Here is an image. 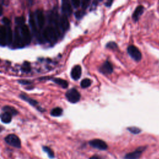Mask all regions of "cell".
<instances>
[{
  "instance_id": "cell-19",
  "label": "cell",
  "mask_w": 159,
  "mask_h": 159,
  "mask_svg": "<svg viewBox=\"0 0 159 159\" xmlns=\"http://www.w3.org/2000/svg\"><path fill=\"white\" fill-rule=\"evenodd\" d=\"M29 24L34 33L35 34H37V26H36V23L35 21V18L34 17V15L33 13H30V14L29 16Z\"/></svg>"
},
{
  "instance_id": "cell-32",
  "label": "cell",
  "mask_w": 159,
  "mask_h": 159,
  "mask_svg": "<svg viewBox=\"0 0 159 159\" xmlns=\"http://www.w3.org/2000/svg\"><path fill=\"white\" fill-rule=\"evenodd\" d=\"M90 1H91V0H82V8L83 9H86L88 6Z\"/></svg>"
},
{
  "instance_id": "cell-31",
  "label": "cell",
  "mask_w": 159,
  "mask_h": 159,
  "mask_svg": "<svg viewBox=\"0 0 159 159\" xmlns=\"http://www.w3.org/2000/svg\"><path fill=\"white\" fill-rule=\"evenodd\" d=\"M72 3L74 8H77L80 5V0H72Z\"/></svg>"
},
{
  "instance_id": "cell-9",
  "label": "cell",
  "mask_w": 159,
  "mask_h": 159,
  "mask_svg": "<svg viewBox=\"0 0 159 159\" xmlns=\"http://www.w3.org/2000/svg\"><path fill=\"white\" fill-rule=\"evenodd\" d=\"M14 45L15 47H22L24 44L22 36H20V32L16 27L14 32Z\"/></svg>"
},
{
  "instance_id": "cell-24",
  "label": "cell",
  "mask_w": 159,
  "mask_h": 159,
  "mask_svg": "<svg viewBox=\"0 0 159 159\" xmlns=\"http://www.w3.org/2000/svg\"><path fill=\"white\" fill-rule=\"evenodd\" d=\"M91 81L88 78H85L82 81L80 85L83 88H88V87H90L91 85Z\"/></svg>"
},
{
  "instance_id": "cell-13",
  "label": "cell",
  "mask_w": 159,
  "mask_h": 159,
  "mask_svg": "<svg viewBox=\"0 0 159 159\" xmlns=\"http://www.w3.org/2000/svg\"><path fill=\"white\" fill-rule=\"evenodd\" d=\"M82 75V68L80 65L75 66L71 72V76L75 80H78L80 78Z\"/></svg>"
},
{
  "instance_id": "cell-14",
  "label": "cell",
  "mask_w": 159,
  "mask_h": 159,
  "mask_svg": "<svg viewBox=\"0 0 159 159\" xmlns=\"http://www.w3.org/2000/svg\"><path fill=\"white\" fill-rule=\"evenodd\" d=\"M59 24L60 27L63 30H67L69 29L70 27V24L69 21L67 18V16L66 14H63L62 16L60 18Z\"/></svg>"
},
{
  "instance_id": "cell-18",
  "label": "cell",
  "mask_w": 159,
  "mask_h": 159,
  "mask_svg": "<svg viewBox=\"0 0 159 159\" xmlns=\"http://www.w3.org/2000/svg\"><path fill=\"white\" fill-rule=\"evenodd\" d=\"M144 8L142 6H139L136 9L132 15V18L135 21H138L139 18L140 17V16L144 12Z\"/></svg>"
},
{
  "instance_id": "cell-7",
  "label": "cell",
  "mask_w": 159,
  "mask_h": 159,
  "mask_svg": "<svg viewBox=\"0 0 159 159\" xmlns=\"http://www.w3.org/2000/svg\"><path fill=\"white\" fill-rule=\"evenodd\" d=\"M89 144L91 147L100 150H106L108 149L106 143L101 139H93L90 141Z\"/></svg>"
},
{
  "instance_id": "cell-4",
  "label": "cell",
  "mask_w": 159,
  "mask_h": 159,
  "mask_svg": "<svg viewBox=\"0 0 159 159\" xmlns=\"http://www.w3.org/2000/svg\"><path fill=\"white\" fill-rule=\"evenodd\" d=\"M19 98L21 100H23V101L28 103L30 105L33 106V107L36 108L38 111H40V112L42 113L43 111H44V109H42L41 107V106L39 105V103L36 100H34L33 98H31L30 97H28L26 94H25V93H21L19 94Z\"/></svg>"
},
{
  "instance_id": "cell-36",
  "label": "cell",
  "mask_w": 159,
  "mask_h": 159,
  "mask_svg": "<svg viewBox=\"0 0 159 159\" xmlns=\"http://www.w3.org/2000/svg\"><path fill=\"white\" fill-rule=\"evenodd\" d=\"M101 1H102V0H94V2H93V4L94 5H97L99 2H100Z\"/></svg>"
},
{
  "instance_id": "cell-1",
  "label": "cell",
  "mask_w": 159,
  "mask_h": 159,
  "mask_svg": "<svg viewBox=\"0 0 159 159\" xmlns=\"http://www.w3.org/2000/svg\"><path fill=\"white\" fill-rule=\"evenodd\" d=\"M57 30L51 26H49L45 29L43 36L45 40L51 43H54L57 39Z\"/></svg>"
},
{
  "instance_id": "cell-25",
  "label": "cell",
  "mask_w": 159,
  "mask_h": 159,
  "mask_svg": "<svg viewBox=\"0 0 159 159\" xmlns=\"http://www.w3.org/2000/svg\"><path fill=\"white\" fill-rule=\"evenodd\" d=\"M22 70L23 72L25 73H29L30 71V63L27 62H25L24 63L23 65L22 66Z\"/></svg>"
},
{
  "instance_id": "cell-29",
  "label": "cell",
  "mask_w": 159,
  "mask_h": 159,
  "mask_svg": "<svg viewBox=\"0 0 159 159\" xmlns=\"http://www.w3.org/2000/svg\"><path fill=\"white\" fill-rule=\"evenodd\" d=\"M128 130L133 134H139L140 132V129L136 128V127H131V128H128Z\"/></svg>"
},
{
  "instance_id": "cell-3",
  "label": "cell",
  "mask_w": 159,
  "mask_h": 159,
  "mask_svg": "<svg viewBox=\"0 0 159 159\" xmlns=\"http://www.w3.org/2000/svg\"><path fill=\"white\" fill-rule=\"evenodd\" d=\"M67 100L72 103H76L80 99V94L75 88L69 90L65 94Z\"/></svg>"
},
{
  "instance_id": "cell-2",
  "label": "cell",
  "mask_w": 159,
  "mask_h": 159,
  "mask_svg": "<svg viewBox=\"0 0 159 159\" xmlns=\"http://www.w3.org/2000/svg\"><path fill=\"white\" fill-rule=\"evenodd\" d=\"M5 140L6 144H8V145L13 147L18 148V149L21 147V142L20 139L18 136L15 135L14 134L8 135L5 138Z\"/></svg>"
},
{
  "instance_id": "cell-12",
  "label": "cell",
  "mask_w": 159,
  "mask_h": 159,
  "mask_svg": "<svg viewBox=\"0 0 159 159\" xmlns=\"http://www.w3.org/2000/svg\"><path fill=\"white\" fill-rule=\"evenodd\" d=\"M47 79H49V80H51L52 82H54L55 83L57 84L58 85L60 86L62 88H66L68 87L69 86V83L68 82L65 80H63L61 78H42L41 79V80H47Z\"/></svg>"
},
{
  "instance_id": "cell-28",
  "label": "cell",
  "mask_w": 159,
  "mask_h": 159,
  "mask_svg": "<svg viewBox=\"0 0 159 159\" xmlns=\"http://www.w3.org/2000/svg\"><path fill=\"white\" fill-rule=\"evenodd\" d=\"M15 21H16V23L17 24L22 26L24 24L25 19H24V17H18V18H16Z\"/></svg>"
},
{
  "instance_id": "cell-11",
  "label": "cell",
  "mask_w": 159,
  "mask_h": 159,
  "mask_svg": "<svg viewBox=\"0 0 159 159\" xmlns=\"http://www.w3.org/2000/svg\"><path fill=\"white\" fill-rule=\"evenodd\" d=\"M7 30L4 26H0V45L7 44Z\"/></svg>"
},
{
  "instance_id": "cell-38",
  "label": "cell",
  "mask_w": 159,
  "mask_h": 159,
  "mask_svg": "<svg viewBox=\"0 0 159 159\" xmlns=\"http://www.w3.org/2000/svg\"><path fill=\"white\" fill-rule=\"evenodd\" d=\"M3 130H4V128H3V127L2 126V125H0V132H2Z\"/></svg>"
},
{
  "instance_id": "cell-30",
  "label": "cell",
  "mask_w": 159,
  "mask_h": 159,
  "mask_svg": "<svg viewBox=\"0 0 159 159\" xmlns=\"http://www.w3.org/2000/svg\"><path fill=\"white\" fill-rule=\"evenodd\" d=\"M84 14H85L84 11H78L75 12V17H76V19H81L83 16Z\"/></svg>"
},
{
  "instance_id": "cell-22",
  "label": "cell",
  "mask_w": 159,
  "mask_h": 159,
  "mask_svg": "<svg viewBox=\"0 0 159 159\" xmlns=\"http://www.w3.org/2000/svg\"><path fill=\"white\" fill-rule=\"evenodd\" d=\"M42 150H44V152L47 153V155H48V157L50 158H54V152H53V150L49 147L47 146H43L42 147Z\"/></svg>"
},
{
  "instance_id": "cell-26",
  "label": "cell",
  "mask_w": 159,
  "mask_h": 159,
  "mask_svg": "<svg viewBox=\"0 0 159 159\" xmlns=\"http://www.w3.org/2000/svg\"><path fill=\"white\" fill-rule=\"evenodd\" d=\"M106 47L110 49L115 50L118 48V45L114 42H110L106 44Z\"/></svg>"
},
{
  "instance_id": "cell-23",
  "label": "cell",
  "mask_w": 159,
  "mask_h": 159,
  "mask_svg": "<svg viewBox=\"0 0 159 159\" xmlns=\"http://www.w3.org/2000/svg\"><path fill=\"white\" fill-rule=\"evenodd\" d=\"M6 30H7V43L8 44H11L12 41V30L9 27H8Z\"/></svg>"
},
{
  "instance_id": "cell-8",
  "label": "cell",
  "mask_w": 159,
  "mask_h": 159,
  "mask_svg": "<svg viewBox=\"0 0 159 159\" xmlns=\"http://www.w3.org/2000/svg\"><path fill=\"white\" fill-rule=\"evenodd\" d=\"M145 149H146V147H139L135 151L125 155V159H139L143 151H144Z\"/></svg>"
},
{
  "instance_id": "cell-27",
  "label": "cell",
  "mask_w": 159,
  "mask_h": 159,
  "mask_svg": "<svg viewBox=\"0 0 159 159\" xmlns=\"http://www.w3.org/2000/svg\"><path fill=\"white\" fill-rule=\"evenodd\" d=\"M18 82L19 84L23 85H30L33 83V82L30 80H19Z\"/></svg>"
},
{
  "instance_id": "cell-37",
  "label": "cell",
  "mask_w": 159,
  "mask_h": 159,
  "mask_svg": "<svg viewBox=\"0 0 159 159\" xmlns=\"http://www.w3.org/2000/svg\"><path fill=\"white\" fill-rule=\"evenodd\" d=\"M3 13V8L2 6V5H0V16H1Z\"/></svg>"
},
{
  "instance_id": "cell-33",
  "label": "cell",
  "mask_w": 159,
  "mask_h": 159,
  "mask_svg": "<svg viewBox=\"0 0 159 159\" xmlns=\"http://www.w3.org/2000/svg\"><path fill=\"white\" fill-rule=\"evenodd\" d=\"M3 23H4L5 25H6V26H9V24H10V23H11L10 20H9L8 18H4L3 19Z\"/></svg>"
},
{
  "instance_id": "cell-6",
  "label": "cell",
  "mask_w": 159,
  "mask_h": 159,
  "mask_svg": "<svg viewBox=\"0 0 159 159\" xmlns=\"http://www.w3.org/2000/svg\"><path fill=\"white\" fill-rule=\"evenodd\" d=\"M128 52L130 56L136 61H140L142 58V54L140 51L134 45H130L128 48Z\"/></svg>"
},
{
  "instance_id": "cell-10",
  "label": "cell",
  "mask_w": 159,
  "mask_h": 159,
  "mask_svg": "<svg viewBox=\"0 0 159 159\" xmlns=\"http://www.w3.org/2000/svg\"><path fill=\"white\" fill-rule=\"evenodd\" d=\"M100 71L103 74H110L113 72V68L109 62L106 61L100 67Z\"/></svg>"
},
{
  "instance_id": "cell-17",
  "label": "cell",
  "mask_w": 159,
  "mask_h": 159,
  "mask_svg": "<svg viewBox=\"0 0 159 159\" xmlns=\"http://www.w3.org/2000/svg\"><path fill=\"white\" fill-rule=\"evenodd\" d=\"M12 115L8 113V112H6V111H3V113L0 115V119H1V121L5 124H9L11 122L12 119Z\"/></svg>"
},
{
  "instance_id": "cell-5",
  "label": "cell",
  "mask_w": 159,
  "mask_h": 159,
  "mask_svg": "<svg viewBox=\"0 0 159 159\" xmlns=\"http://www.w3.org/2000/svg\"><path fill=\"white\" fill-rule=\"evenodd\" d=\"M21 36L23 40V42L25 45H28L30 42V34L28 26L26 24L21 26Z\"/></svg>"
},
{
  "instance_id": "cell-15",
  "label": "cell",
  "mask_w": 159,
  "mask_h": 159,
  "mask_svg": "<svg viewBox=\"0 0 159 159\" xmlns=\"http://www.w3.org/2000/svg\"><path fill=\"white\" fill-rule=\"evenodd\" d=\"M62 11L65 14L70 15L72 13V6L69 0H62Z\"/></svg>"
},
{
  "instance_id": "cell-34",
  "label": "cell",
  "mask_w": 159,
  "mask_h": 159,
  "mask_svg": "<svg viewBox=\"0 0 159 159\" xmlns=\"http://www.w3.org/2000/svg\"><path fill=\"white\" fill-rule=\"evenodd\" d=\"M113 2V0H108V2L106 3V6L107 7H110L112 5V3Z\"/></svg>"
},
{
  "instance_id": "cell-16",
  "label": "cell",
  "mask_w": 159,
  "mask_h": 159,
  "mask_svg": "<svg viewBox=\"0 0 159 159\" xmlns=\"http://www.w3.org/2000/svg\"><path fill=\"white\" fill-rule=\"evenodd\" d=\"M36 18H37V22L38 24V26L39 28H42L45 24V17L44 13L41 10H37L36 11Z\"/></svg>"
},
{
  "instance_id": "cell-35",
  "label": "cell",
  "mask_w": 159,
  "mask_h": 159,
  "mask_svg": "<svg viewBox=\"0 0 159 159\" xmlns=\"http://www.w3.org/2000/svg\"><path fill=\"white\" fill-rule=\"evenodd\" d=\"M90 159H102V158H100V157H98V156H93V157H91Z\"/></svg>"
},
{
  "instance_id": "cell-20",
  "label": "cell",
  "mask_w": 159,
  "mask_h": 159,
  "mask_svg": "<svg viewBox=\"0 0 159 159\" xmlns=\"http://www.w3.org/2000/svg\"><path fill=\"white\" fill-rule=\"evenodd\" d=\"M3 111L11 113L12 116H16V115H17L19 113V112H18V110L16 109H15L12 106H4L3 108Z\"/></svg>"
},
{
  "instance_id": "cell-21",
  "label": "cell",
  "mask_w": 159,
  "mask_h": 159,
  "mask_svg": "<svg viewBox=\"0 0 159 159\" xmlns=\"http://www.w3.org/2000/svg\"><path fill=\"white\" fill-rule=\"evenodd\" d=\"M63 113V110L61 108L59 107H57L54 108L51 112V115L54 117H58V116H60L62 115Z\"/></svg>"
}]
</instances>
